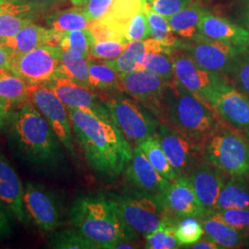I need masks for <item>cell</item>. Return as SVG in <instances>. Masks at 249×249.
Segmentation results:
<instances>
[{"instance_id":"cell-53","label":"cell","mask_w":249,"mask_h":249,"mask_svg":"<svg viewBox=\"0 0 249 249\" xmlns=\"http://www.w3.org/2000/svg\"><path fill=\"white\" fill-rule=\"evenodd\" d=\"M152 1H153V0H147V2H148V3H149V4H151V2H152Z\"/></svg>"},{"instance_id":"cell-1","label":"cell","mask_w":249,"mask_h":249,"mask_svg":"<svg viewBox=\"0 0 249 249\" xmlns=\"http://www.w3.org/2000/svg\"><path fill=\"white\" fill-rule=\"evenodd\" d=\"M9 149L30 168L43 174L60 169L65 154L58 137L32 102L12 111L5 126Z\"/></svg>"},{"instance_id":"cell-49","label":"cell","mask_w":249,"mask_h":249,"mask_svg":"<svg viewBox=\"0 0 249 249\" xmlns=\"http://www.w3.org/2000/svg\"><path fill=\"white\" fill-rule=\"evenodd\" d=\"M133 245L129 244V243H122V244H119L116 249H134Z\"/></svg>"},{"instance_id":"cell-25","label":"cell","mask_w":249,"mask_h":249,"mask_svg":"<svg viewBox=\"0 0 249 249\" xmlns=\"http://www.w3.org/2000/svg\"><path fill=\"white\" fill-rule=\"evenodd\" d=\"M47 34L48 29L31 23L19 30L15 36L6 38L2 45L9 50L11 57L18 56L45 45Z\"/></svg>"},{"instance_id":"cell-4","label":"cell","mask_w":249,"mask_h":249,"mask_svg":"<svg viewBox=\"0 0 249 249\" xmlns=\"http://www.w3.org/2000/svg\"><path fill=\"white\" fill-rule=\"evenodd\" d=\"M72 227L96 246L115 249L119 244L136 240L138 234L124 225L109 196L87 194L78 196L70 212Z\"/></svg>"},{"instance_id":"cell-3","label":"cell","mask_w":249,"mask_h":249,"mask_svg":"<svg viewBox=\"0 0 249 249\" xmlns=\"http://www.w3.org/2000/svg\"><path fill=\"white\" fill-rule=\"evenodd\" d=\"M215 113L204 100L174 78L160 101L156 116L200 147L222 127Z\"/></svg>"},{"instance_id":"cell-54","label":"cell","mask_w":249,"mask_h":249,"mask_svg":"<svg viewBox=\"0 0 249 249\" xmlns=\"http://www.w3.org/2000/svg\"><path fill=\"white\" fill-rule=\"evenodd\" d=\"M246 1H247V2H248V3L249 4V0H246Z\"/></svg>"},{"instance_id":"cell-11","label":"cell","mask_w":249,"mask_h":249,"mask_svg":"<svg viewBox=\"0 0 249 249\" xmlns=\"http://www.w3.org/2000/svg\"><path fill=\"white\" fill-rule=\"evenodd\" d=\"M30 100L46 118L64 148L74 155L73 130L67 107L44 84L32 86Z\"/></svg>"},{"instance_id":"cell-12","label":"cell","mask_w":249,"mask_h":249,"mask_svg":"<svg viewBox=\"0 0 249 249\" xmlns=\"http://www.w3.org/2000/svg\"><path fill=\"white\" fill-rule=\"evenodd\" d=\"M172 58L175 78L209 105V99L214 89L225 80L223 75L201 68L179 48L173 50Z\"/></svg>"},{"instance_id":"cell-10","label":"cell","mask_w":249,"mask_h":249,"mask_svg":"<svg viewBox=\"0 0 249 249\" xmlns=\"http://www.w3.org/2000/svg\"><path fill=\"white\" fill-rule=\"evenodd\" d=\"M23 202L28 217L41 231H55L61 223V207L57 195L43 184L27 182Z\"/></svg>"},{"instance_id":"cell-50","label":"cell","mask_w":249,"mask_h":249,"mask_svg":"<svg viewBox=\"0 0 249 249\" xmlns=\"http://www.w3.org/2000/svg\"><path fill=\"white\" fill-rule=\"evenodd\" d=\"M247 24H248V26L249 28V13H248V15H247Z\"/></svg>"},{"instance_id":"cell-40","label":"cell","mask_w":249,"mask_h":249,"mask_svg":"<svg viewBox=\"0 0 249 249\" xmlns=\"http://www.w3.org/2000/svg\"><path fill=\"white\" fill-rule=\"evenodd\" d=\"M126 39L130 41H143L151 37L150 25L145 10L137 12L130 19L125 31Z\"/></svg>"},{"instance_id":"cell-42","label":"cell","mask_w":249,"mask_h":249,"mask_svg":"<svg viewBox=\"0 0 249 249\" xmlns=\"http://www.w3.org/2000/svg\"><path fill=\"white\" fill-rule=\"evenodd\" d=\"M223 220L246 234L249 233V209H227L215 212Z\"/></svg>"},{"instance_id":"cell-39","label":"cell","mask_w":249,"mask_h":249,"mask_svg":"<svg viewBox=\"0 0 249 249\" xmlns=\"http://www.w3.org/2000/svg\"><path fill=\"white\" fill-rule=\"evenodd\" d=\"M31 14L0 13V37L3 39L15 36L23 27L32 23Z\"/></svg>"},{"instance_id":"cell-32","label":"cell","mask_w":249,"mask_h":249,"mask_svg":"<svg viewBox=\"0 0 249 249\" xmlns=\"http://www.w3.org/2000/svg\"><path fill=\"white\" fill-rule=\"evenodd\" d=\"M177 219L168 217L150 233L146 234V249H174L181 248L175 232Z\"/></svg>"},{"instance_id":"cell-2","label":"cell","mask_w":249,"mask_h":249,"mask_svg":"<svg viewBox=\"0 0 249 249\" xmlns=\"http://www.w3.org/2000/svg\"><path fill=\"white\" fill-rule=\"evenodd\" d=\"M75 139L88 165L99 177L112 181L131 160L133 148L112 121L67 107Z\"/></svg>"},{"instance_id":"cell-48","label":"cell","mask_w":249,"mask_h":249,"mask_svg":"<svg viewBox=\"0 0 249 249\" xmlns=\"http://www.w3.org/2000/svg\"><path fill=\"white\" fill-rule=\"evenodd\" d=\"M10 61L11 54L9 50L5 46L0 45V69L10 71Z\"/></svg>"},{"instance_id":"cell-6","label":"cell","mask_w":249,"mask_h":249,"mask_svg":"<svg viewBox=\"0 0 249 249\" xmlns=\"http://www.w3.org/2000/svg\"><path fill=\"white\" fill-rule=\"evenodd\" d=\"M204 159L233 178H249V143L233 128L221 127L205 143Z\"/></svg>"},{"instance_id":"cell-26","label":"cell","mask_w":249,"mask_h":249,"mask_svg":"<svg viewBox=\"0 0 249 249\" xmlns=\"http://www.w3.org/2000/svg\"><path fill=\"white\" fill-rule=\"evenodd\" d=\"M89 65V86L91 89L104 91H124V86L120 75L105 61L88 58Z\"/></svg>"},{"instance_id":"cell-35","label":"cell","mask_w":249,"mask_h":249,"mask_svg":"<svg viewBox=\"0 0 249 249\" xmlns=\"http://www.w3.org/2000/svg\"><path fill=\"white\" fill-rule=\"evenodd\" d=\"M94 42V37L89 29L73 30L64 33L60 48L73 51L88 59L90 46Z\"/></svg>"},{"instance_id":"cell-36","label":"cell","mask_w":249,"mask_h":249,"mask_svg":"<svg viewBox=\"0 0 249 249\" xmlns=\"http://www.w3.org/2000/svg\"><path fill=\"white\" fill-rule=\"evenodd\" d=\"M176 221L175 232L181 246H191L201 239L204 234L202 223L194 217H184Z\"/></svg>"},{"instance_id":"cell-18","label":"cell","mask_w":249,"mask_h":249,"mask_svg":"<svg viewBox=\"0 0 249 249\" xmlns=\"http://www.w3.org/2000/svg\"><path fill=\"white\" fill-rule=\"evenodd\" d=\"M160 200L166 212L175 218L200 219L206 214L188 176H179L172 181Z\"/></svg>"},{"instance_id":"cell-5","label":"cell","mask_w":249,"mask_h":249,"mask_svg":"<svg viewBox=\"0 0 249 249\" xmlns=\"http://www.w3.org/2000/svg\"><path fill=\"white\" fill-rule=\"evenodd\" d=\"M109 198L119 218L131 231L148 234L154 231L168 217L160 197L132 188L122 193L111 192Z\"/></svg>"},{"instance_id":"cell-8","label":"cell","mask_w":249,"mask_h":249,"mask_svg":"<svg viewBox=\"0 0 249 249\" xmlns=\"http://www.w3.org/2000/svg\"><path fill=\"white\" fill-rule=\"evenodd\" d=\"M179 49L187 53L195 62L209 71L230 74L231 69L249 47L196 37L189 42H182Z\"/></svg>"},{"instance_id":"cell-9","label":"cell","mask_w":249,"mask_h":249,"mask_svg":"<svg viewBox=\"0 0 249 249\" xmlns=\"http://www.w3.org/2000/svg\"><path fill=\"white\" fill-rule=\"evenodd\" d=\"M60 47L42 45L26 53L11 57L10 71L36 85L60 77Z\"/></svg>"},{"instance_id":"cell-16","label":"cell","mask_w":249,"mask_h":249,"mask_svg":"<svg viewBox=\"0 0 249 249\" xmlns=\"http://www.w3.org/2000/svg\"><path fill=\"white\" fill-rule=\"evenodd\" d=\"M120 77L124 91L150 109L156 116L170 81L146 69L137 70Z\"/></svg>"},{"instance_id":"cell-34","label":"cell","mask_w":249,"mask_h":249,"mask_svg":"<svg viewBox=\"0 0 249 249\" xmlns=\"http://www.w3.org/2000/svg\"><path fill=\"white\" fill-rule=\"evenodd\" d=\"M47 245L51 249H97L95 245L87 240L74 228L53 231Z\"/></svg>"},{"instance_id":"cell-37","label":"cell","mask_w":249,"mask_h":249,"mask_svg":"<svg viewBox=\"0 0 249 249\" xmlns=\"http://www.w3.org/2000/svg\"><path fill=\"white\" fill-rule=\"evenodd\" d=\"M129 42H119V41H101L94 42L89 49V58H93L96 60L107 61L117 58Z\"/></svg>"},{"instance_id":"cell-33","label":"cell","mask_w":249,"mask_h":249,"mask_svg":"<svg viewBox=\"0 0 249 249\" xmlns=\"http://www.w3.org/2000/svg\"><path fill=\"white\" fill-rule=\"evenodd\" d=\"M172 53L166 51H150L146 53L142 62V69L151 71L162 79L171 81L175 78Z\"/></svg>"},{"instance_id":"cell-29","label":"cell","mask_w":249,"mask_h":249,"mask_svg":"<svg viewBox=\"0 0 249 249\" xmlns=\"http://www.w3.org/2000/svg\"><path fill=\"white\" fill-rule=\"evenodd\" d=\"M33 84L9 70L0 69V97L11 104H23L30 99Z\"/></svg>"},{"instance_id":"cell-38","label":"cell","mask_w":249,"mask_h":249,"mask_svg":"<svg viewBox=\"0 0 249 249\" xmlns=\"http://www.w3.org/2000/svg\"><path fill=\"white\" fill-rule=\"evenodd\" d=\"M89 30L94 37L95 42L109 40L129 42L120 29L109 22L106 18H102L96 20H92Z\"/></svg>"},{"instance_id":"cell-14","label":"cell","mask_w":249,"mask_h":249,"mask_svg":"<svg viewBox=\"0 0 249 249\" xmlns=\"http://www.w3.org/2000/svg\"><path fill=\"white\" fill-rule=\"evenodd\" d=\"M217 116L228 122L231 126L249 132V98L235 86L223 80L214 89L209 99Z\"/></svg>"},{"instance_id":"cell-23","label":"cell","mask_w":249,"mask_h":249,"mask_svg":"<svg viewBox=\"0 0 249 249\" xmlns=\"http://www.w3.org/2000/svg\"><path fill=\"white\" fill-rule=\"evenodd\" d=\"M200 219L202 220V226L208 237L216 242L223 249L239 248L247 235L231 227L215 212L206 214Z\"/></svg>"},{"instance_id":"cell-43","label":"cell","mask_w":249,"mask_h":249,"mask_svg":"<svg viewBox=\"0 0 249 249\" xmlns=\"http://www.w3.org/2000/svg\"><path fill=\"white\" fill-rule=\"evenodd\" d=\"M191 1L192 0H153L150 6L153 11L169 17L186 8Z\"/></svg>"},{"instance_id":"cell-22","label":"cell","mask_w":249,"mask_h":249,"mask_svg":"<svg viewBox=\"0 0 249 249\" xmlns=\"http://www.w3.org/2000/svg\"><path fill=\"white\" fill-rule=\"evenodd\" d=\"M174 49H170L153 38H148L143 41H130L124 52L117 58L105 61L113 68L119 75L141 70L143 57L150 51H166L172 53Z\"/></svg>"},{"instance_id":"cell-46","label":"cell","mask_w":249,"mask_h":249,"mask_svg":"<svg viewBox=\"0 0 249 249\" xmlns=\"http://www.w3.org/2000/svg\"><path fill=\"white\" fill-rule=\"evenodd\" d=\"M12 105L9 101L0 97V129L4 128L12 113Z\"/></svg>"},{"instance_id":"cell-45","label":"cell","mask_w":249,"mask_h":249,"mask_svg":"<svg viewBox=\"0 0 249 249\" xmlns=\"http://www.w3.org/2000/svg\"><path fill=\"white\" fill-rule=\"evenodd\" d=\"M9 210L0 200V239H5L10 235L12 228L9 218Z\"/></svg>"},{"instance_id":"cell-56","label":"cell","mask_w":249,"mask_h":249,"mask_svg":"<svg viewBox=\"0 0 249 249\" xmlns=\"http://www.w3.org/2000/svg\"><path fill=\"white\" fill-rule=\"evenodd\" d=\"M145 1H147V0H145Z\"/></svg>"},{"instance_id":"cell-44","label":"cell","mask_w":249,"mask_h":249,"mask_svg":"<svg viewBox=\"0 0 249 249\" xmlns=\"http://www.w3.org/2000/svg\"><path fill=\"white\" fill-rule=\"evenodd\" d=\"M115 0H87L84 11L89 19L96 20L104 18L112 9Z\"/></svg>"},{"instance_id":"cell-21","label":"cell","mask_w":249,"mask_h":249,"mask_svg":"<svg viewBox=\"0 0 249 249\" xmlns=\"http://www.w3.org/2000/svg\"><path fill=\"white\" fill-rule=\"evenodd\" d=\"M196 37L249 47V31L208 10L199 21Z\"/></svg>"},{"instance_id":"cell-30","label":"cell","mask_w":249,"mask_h":249,"mask_svg":"<svg viewBox=\"0 0 249 249\" xmlns=\"http://www.w3.org/2000/svg\"><path fill=\"white\" fill-rule=\"evenodd\" d=\"M59 72L60 76L70 78L80 85L89 88L88 59L79 53L61 49Z\"/></svg>"},{"instance_id":"cell-13","label":"cell","mask_w":249,"mask_h":249,"mask_svg":"<svg viewBox=\"0 0 249 249\" xmlns=\"http://www.w3.org/2000/svg\"><path fill=\"white\" fill-rule=\"evenodd\" d=\"M43 84L51 89L66 107L76 108L101 119L112 121L105 101H102L88 87L64 76L56 77Z\"/></svg>"},{"instance_id":"cell-15","label":"cell","mask_w":249,"mask_h":249,"mask_svg":"<svg viewBox=\"0 0 249 249\" xmlns=\"http://www.w3.org/2000/svg\"><path fill=\"white\" fill-rule=\"evenodd\" d=\"M171 165L179 176H188L195 167L196 151L200 147L166 123L159 124L154 134Z\"/></svg>"},{"instance_id":"cell-51","label":"cell","mask_w":249,"mask_h":249,"mask_svg":"<svg viewBox=\"0 0 249 249\" xmlns=\"http://www.w3.org/2000/svg\"><path fill=\"white\" fill-rule=\"evenodd\" d=\"M4 40H5V39H3V38H1V37H0V45H3V43H4Z\"/></svg>"},{"instance_id":"cell-20","label":"cell","mask_w":249,"mask_h":249,"mask_svg":"<svg viewBox=\"0 0 249 249\" xmlns=\"http://www.w3.org/2000/svg\"><path fill=\"white\" fill-rule=\"evenodd\" d=\"M24 187L18 174L0 151V200L18 222L29 223V217L23 202Z\"/></svg>"},{"instance_id":"cell-55","label":"cell","mask_w":249,"mask_h":249,"mask_svg":"<svg viewBox=\"0 0 249 249\" xmlns=\"http://www.w3.org/2000/svg\"><path fill=\"white\" fill-rule=\"evenodd\" d=\"M247 135H248V136H249V133H247Z\"/></svg>"},{"instance_id":"cell-41","label":"cell","mask_w":249,"mask_h":249,"mask_svg":"<svg viewBox=\"0 0 249 249\" xmlns=\"http://www.w3.org/2000/svg\"><path fill=\"white\" fill-rule=\"evenodd\" d=\"M230 74L235 87L249 98V50L237 59Z\"/></svg>"},{"instance_id":"cell-31","label":"cell","mask_w":249,"mask_h":249,"mask_svg":"<svg viewBox=\"0 0 249 249\" xmlns=\"http://www.w3.org/2000/svg\"><path fill=\"white\" fill-rule=\"evenodd\" d=\"M138 146L144 152V154L146 155L148 160H150L152 166L157 170L163 178H166L171 182L177 179L178 177V174L171 165L158 139L154 135L146 139L143 142Z\"/></svg>"},{"instance_id":"cell-28","label":"cell","mask_w":249,"mask_h":249,"mask_svg":"<svg viewBox=\"0 0 249 249\" xmlns=\"http://www.w3.org/2000/svg\"><path fill=\"white\" fill-rule=\"evenodd\" d=\"M244 179L231 177L225 182L219 196L216 211L249 209V186Z\"/></svg>"},{"instance_id":"cell-19","label":"cell","mask_w":249,"mask_h":249,"mask_svg":"<svg viewBox=\"0 0 249 249\" xmlns=\"http://www.w3.org/2000/svg\"><path fill=\"white\" fill-rule=\"evenodd\" d=\"M188 177L205 213L216 212L219 196L225 184L223 172L206 161L196 165Z\"/></svg>"},{"instance_id":"cell-47","label":"cell","mask_w":249,"mask_h":249,"mask_svg":"<svg viewBox=\"0 0 249 249\" xmlns=\"http://www.w3.org/2000/svg\"><path fill=\"white\" fill-rule=\"evenodd\" d=\"M189 249H223L220 245H218L216 242L211 240L210 238L204 239V240H199L196 242L195 244L191 245V247H187Z\"/></svg>"},{"instance_id":"cell-7","label":"cell","mask_w":249,"mask_h":249,"mask_svg":"<svg viewBox=\"0 0 249 249\" xmlns=\"http://www.w3.org/2000/svg\"><path fill=\"white\" fill-rule=\"evenodd\" d=\"M105 103L113 123L130 145L138 146L156 132L160 124L156 116L136 99L118 95Z\"/></svg>"},{"instance_id":"cell-17","label":"cell","mask_w":249,"mask_h":249,"mask_svg":"<svg viewBox=\"0 0 249 249\" xmlns=\"http://www.w3.org/2000/svg\"><path fill=\"white\" fill-rule=\"evenodd\" d=\"M125 180L134 190L161 197L171 181L155 169L139 146L133 148L131 160L124 170Z\"/></svg>"},{"instance_id":"cell-27","label":"cell","mask_w":249,"mask_h":249,"mask_svg":"<svg viewBox=\"0 0 249 249\" xmlns=\"http://www.w3.org/2000/svg\"><path fill=\"white\" fill-rule=\"evenodd\" d=\"M45 24L48 29L66 33L73 30L89 29L91 20L84 9H66L45 15Z\"/></svg>"},{"instance_id":"cell-52","label":"cell","mask_w":249,"mask_h":249,"mask_svg":"<svg viewBox=\"0 0 249 249\" xmlns=\"http://www.w3.org/2000/svg\"><path fill=\"white\" fill-rule=\"evenodd\" d=\"M6 1H8V0H0V5H1V4H3V3H4V2H6Z\"/></svg>"},{"instance_id":"cell-24","label":"cell","mask_w":249,"mask_h":249,"mask_svg":"<svg viewBox=\"0 0 249 249\" xmlns=\"http://www.w3.org/2000/svg\"><path fill=\"white\" fill-rule=\"evenodd\" d=\"M207 9L199 1H191L186 8L167 17L171 30L187 40H193L197 36L199 21Z\"/></svg>"}]
</instances>
